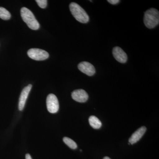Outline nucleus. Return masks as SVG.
Returning a JSON list of instances; mask_svg holds the SVG:
<instances>
[{
	"label": "nucleus",
	"instance_id": "obj_16",
	"mask_svg": "<svg viewBox=\"0 0 159 159\" xmlns=\"http://www.w3.org/2000/svg\"><path fill=\"white\" fill-rule=\"evenodd\" d=\"M26 159H32L29 154H27L25 156Z\"/></svg>",
	"mask_w": 159,
	"mask_h": 159
},
{
	"label": "nucleus",
	"instance_id": "obj_17",
	"mask_svg": "<svg viewBox=\"0 0 159 159\" xmlns=\"http://www.w3.org/2000/svg\"><path fill=\"white\" fill-rule=\"evenodd\" d=\"M103 159H111L109 157H104V158Z\"/></svg>",
	"mask_w": 159,
	"mask_h": 159
},
{
	"label": "nucleus",
	"instance_id": "obj_1",
	"mask_svg": "<svg viewBox=\"0 0 159 159\" xmlns=\"http://www.w3.org/2000/svg\"><path fill=\"white\" fill-rule=\"evenodd\" d=\"M144 22L145 26L148 29H153L158 25L159 12L154 8H151L145 11L144 15Z\"/></svg>",
	"mask_w": 159,
	"mask_h": 159
},
{
	"label": "nucleus",
	"instance_id": "obj_5",
	"mask_svg": "<svg viewBox=\"0 0 159 159\" xmlns=\"http://www.w3.org/2000/svg\"><path fill=\"white\" fill-rule=\"evenodd\" d=\"M47 107L48 111L51 113H56L59 108L58 99L55 95L50 94L47 98Z\"/></svg>",
	"mask_w": 159,
	"mask_h": 159
},
{
	"label": "nucleus",
	"instance_id": "obj_8",
	"mask_svg": "<svg viewBox=\"0 0 159 159\" xmlns=\"http://www.w3.org/2000/svg\"><path fill=\"white\" fill-rule=\"evenodd\" d=\"M72 98L77 102H84L89 99V95L84 90L77 89L73 91L72 93Z\"/></svg>",
	"mask_w": 159,
	"mask_h": 159
},
{
	"label": "nucleus",
	"instance_id": "obj_12",
	"mask_svg": "<svg viewBox=\"0 0 159 159\" xmlns=\"http://www.w3.org/2000/svg\"><path fill=\"white\" fill-rule=\"evenodd\" d=\"M11 17V14L5 8L0 7V18L4 20H8Z\"/></svg>",
	"mask_w": 159,
	"mask_h": 159
},
{
	"label": "nucleus",
	"instance_id": "obj_14",
	"mask_svg": "<svg viewBox=\"0 0 159 159\" xmlns=\"http://www.w3.org/2000/svg\"><path fill=\"white\" fill-rule=\"evenodd\" d=\"M38 5L42 9H45L47 6L48 1L47 0H36Z\"/></svg>",
	"mask_w": 159,
	"mask_h": 159
},
{
	"label": "nucleus",
	"instance_id": "obj_15",
	"mask_svg": "<svg viewBox=\"0 0 159 159\" xmlns=\"http://www.w3.org/2000/svg\"><path fill=\"white\" fill-rule=\"evenodd\" d=\"M107 2L109 3L112 4V5H116V4L119 3L120 2V1H119V0H108Z\"/></svg>",
	"mask_w": 159,
	"mask_h": 159
},
{
	"label": "nucleus",
	"instance_id": "obj_6",
	"mask_svg": "<svg viewBox=\"0 0 159 159\" xmlns=\"http://www.w3.org/2000/svg\"><path fill=\"white\" fill-rule=\"evenodd\" d=\"M78 68L81 72L89 76H92L96 73L95 67L92 64L87 61L80 63Z\"/></svg>",
	"mask_w": 159,
	"mask_h": 159
},
{
	"label": "nucleus",
	"instance_id": "obj_2",
	"mask_svg": "<svg viewBox=\"0 0 159 159\" xmlns=\"http://www.w3.org/2000/svg\"><path fill=\"white\" fill-rule=\"evenodd\" d=\"M20 14L23 20L30 29L34 30L39 29V23L32 11L29 9L25 7H23L20 10Z\"/></svg>",
	"mask_w": 159,
	"mask_h": 159
},
{
	"label": "nucleus",
	"instance_id": "obj_7",
	"mask_svg": "<svg viewBox=\"0 0 159 159\" xmlns=\"http://www.w3.org/2000/svg\"><path fill=\"white\" fill-rule=\"evenodd\" d=\"M31 88H32V85L29 84L23 89L20 95L19 102L18 107L19 110L20 111H23L24 109L25 105L26 100H27Z\"/></svg>",
	"mask_w": 159,
	"mask_h": 159
},
{
	"label": "nucleus",
	"instance_id": "obj_3",
	"mask_svg": "<svg viewBox=\"0 0 159 159\" xmlns=\"http://www.w3.org/2000/svg\"><path fill=\"white\" fill-rule=\"evenodd\" d=\"M71 13L77 21L81 23H87L89 20L88 15L82 7L77 3H71L70 5Z\"/></svg>",
	"mask_w": 159,
	"mask_h": 159
},
{
	"label": "nucleus",
	"instance_id": "obj_11",
	"mask_svg": "<svg viewBox=\"0 0 159 159\" xmlns=\"http://www.w3.org/2000/svg\"><path fill=\"white\" fill-rule=\"evenodd\" d=\"M89 123L91 126L95 129H99L102 126V123L97 117L91 116L89 119Z\"/></svg>",
	"mask_w": 159,
	"mask_h": 159
},
{
	"label": "nucleus",
	"instance_id": "obj_4",
	"mask_svg": "<svg viewBox=\"0 0 159 159\" xmlns=\"http://www.w3.org/2000/svg\"><path fill=\"white\" fill-rule=\"evenodd\" d=\"M28 56L31 59L36 61H43L48 59L49 57L48 52L38 48H32L28 51Z\"/></svg>",
	"mask_w": 159,
	"mask_h": 159
},
{
	"label": "nucleus",
	"instance_id": "obj_9",
	"mask_svg": "<svg viewBox=\"0 0 159 159\" xmlns=\"http://www.w3.org/2000/svg\"><path fill=\"white\" fill-rule=\"evenodd\" d=\"M113 55L117 61L122 63H124L127 60V56L126 53L119 47H116L113 49Z\"/></svg>",
	"mask_w": 159,
	"mask_h": 159
},
{
	"label": "nucleus",
	"instance_id": "obj_13",
	"mask_svg": "<svg viewBox=\"0 0 159 159\" xmlns=\"http://www.w3.org/2000/svg\"><path fill=\"white\" fill-rule=\"evenodd\" d=\"M63 140L66 145L68 146L70 148L73 149H76L77 148V145L76 142L70 138L64 137L63 139Z\"/></svg>",
	"mask_w": 159,
	"mask_h": 159
},
{
	"label": "nucleus",
	"instance_id": "obj_10",
	"mask_svg": "<svg viewBox=\"0 0 159 159\" xmlns=\"http://www.w3.org/2000/svg\"><path fill=\"white\" fill-rule=\"evenodd\" d=\"M146 131V128L144 126H142L141 128L137 129L134 133L132 134L131 136L129 138V143L133 145V144H135L139 142L142 136L144 135Z\"/></svg>",
	"mask_w": 159,
	"mask_h": 159
}]
</instances>
